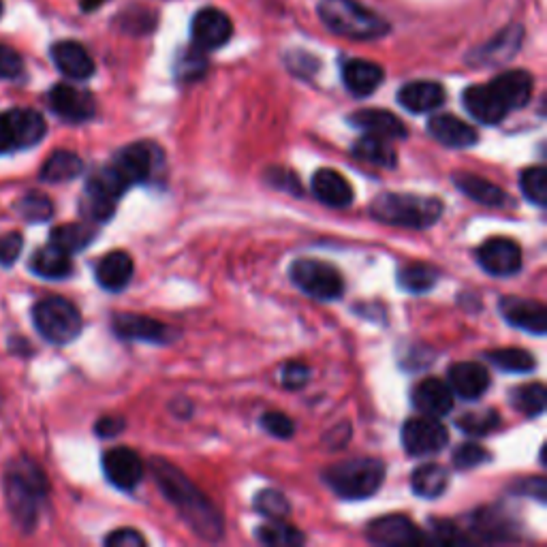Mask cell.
Listing matches in <instances>:
<instances>
[{"label":"cell","instance_id":"6da1fadb","mask_svg":"<svg viewBox=\"0 0 547 547\" xmlns=\"http://www.w3.org/2000/svg\"><path fill=\"white\" fill-rule=\"evenodd\" d=\"M152 473L169 503L180 511L186 524H189L199 537L208 541H216L223 537L225 524L221 511L214 507L212 500L203 494L178 466L159 458L152 462Z\"/></svg>","mask_w":547,"mask_h":547},{"label":"cell","instance_id":"7a4b0ae2","mask_svg":"<svg viewBox=\"0 0 547 547\" xmlns=\"http://www.w3.org/2000/svg\"><path fill=\"white\" fill-rule=\"evenodd\" d=\"M50 483L41 468L33 460H20L11 466L5 479L7 507L13 522L24 533H30L39 520V505L48 496Z\"/></svg>","mask_w":547,"mask_h":547},{"label":"cell","instance_id":"3957f363","mask_svg":"<svg viewBox=\"0 0 547 547\" xmlns=\"http://www.w3.org/2000/svg\"><path fill=\"white\" fill-rule=\"evenodd\" d=\"M370 214L385 225L428 229L443 216V201L411 193H383L372 201Z\"/></svg>","mask_w":547,"mask_h":547},{"label":"cell","instance_id":"277c9868","mask_svg":"<svg viewBox=\"0 0 547 547\" xmlns=\"http://www.w3.org/2000/svg\"><path fill=\"white\" fill-rule=\"evenodd\" d=\"M319 18L332 33L355 41H374L389 33V24L381 15L355 0H321Z\"/></svg>","mask_w":547,"mask_h":547},{"label":"cell","instance_id":"5b68a950","mask_svg":"<svg viewBox=\"0 0 547 547\" xmlns=\"http://www.w3.org/2000/svg\"><path fill=\"white\" fill-rule=\"evenodd\" d=\"M323 481L340 498L364 500L377 494L385 481V464L374 458L347 460L327 468Z\"/></svg>","mask_w":547,"mask_h":547},{"label":"cell","instance_id":"8992f818","mask_svg":"<svg viewBox=\"0 0 547 547\" xmlns=\"http://www.w3.org/2000/svg\"><path fill=\"white\" fill-rule=\"evenodd\" d=\"M33 321L37 332L52 345H69L82 334L84 327L82 312L75 308L73 302L58 298V295L35 304Z\"/></svg>","mask_w":547,"mask_h":547},{"label":"cell","instance_id":"52a82bcc","mask_svg":"<svg viewBox=\"0 0 547 547\" xmlns=\"http://www.w3.org/2000/svg\"><path fill=\"white\" fill-rule=\"evenodd\" d=\"M129 189L114 165L97 169L86 184L82 212L90 223H105L116 212V201Z\"/></svg>","mask_w":547,"mask_h":547},{"label":"cell","instance_id":"ba28073f","mask_svg":"<svg viewBox=\"0 0 547 547\" xmlns=\"http://www.w3.org/2000/svg\"><path fill=\"white\" fill-rule=\"evenodd\" d=\"M48 133V124L35 109H7L0 112V154L35 148Z\"/></svg>","mask_w":547,"mask_h":547},{"label":"cell","instance_id":"9c48e42d","mask_svg":"<svg viewBox=\"0 0 547 547\" xmlns=\"http://www.w3.org/2000/svg\"><path fill=\"white\" fill-rule=\"evenodd\" d=\"M289 276L295 287L302 289L306 295L321 302L338 300L345 291V280L334 265L319 259H298L293 261Z\"/></svg>","mask_w":547,"mask_h":547},{"label":"cell","instance_id":"30bf717a","mask_svg":"<svg viewBox=\"0 0 547 547\" xmlns=\"http://www.w3.org/2000/svg\"><path fill=\"white\" fill-rule=\"evenodd\" d=\"M122 180L131 184H146L156 180L165 167L163 150L152 142H137L122 148L112 163Z\"/></svg>","mask_w":547,"mask_h":547},{"label":"cell","instance_id":"8fae6325","mask_svg":"<svg viewBox=\"0 0 547 547\" xmlns=\"http://www.w3.org/2000/svg\"><path fill=\"white\" fill-rule=\"evenodd\" d=\"M447 441H449V432L436 417L419 415L404 421L402 426L404 451L413 458L434 456V453L445 449Z\"/></svg>","mask_w":547,"mask_h":547},{"label":"cell","instance_id":"7c38bea8","mask_svg":"<svg viewBox=\"0 0 547 547\" xmlns=\"http://www.w3.org/2000/svg\"><path fill=\"white\" fill-rule=\"evenodd\" d=\"M477 263L492 276H513L522 268V248L509 238H490L477 248Z\"/></svg>","mask_w":547,"mask_h":547},{"label":"cell","instance_id":"4fadbf2b","mask_svg":"<svg viewBox=\"0 0 547 547\" xmlns=\"http://www.w3.org/2000/svg\"><path fill=\"white\" fill-rule=\"evenodd\" d=\"M103 471L112 486L131 492L144 479V462L133 449L116 447L109 449L103 456Z\"/></svg>","mask_w":547,"mask_h":547},{"label":"cell","instance_id":"5bb4252c","mask_svg":"<svg viewBox=\"0 0 547 547\" xmlns=\"http://www.w3.org/2000/svg\"><path fill=\"white\" fill-rule=\"evenodd\" d=\"M50 107L67 122H86L97 112V101L88 90L69 84H58L50 90Z\"/></svg>","mask_w":547,"mask_h":547},{"label":"cell","instance_id":"9a60e30c","mask_svg":"<svg viewBox=\"0 0 547 547\" xmlns=\"http://www.w3.org/2000/svg\"><path fill=\"white\" fill-rule=\"evenodd\" d=\"M114 332L124 340H139V342H152V345H167L176 338V332L169 325L156 321L152 317L133 315V312H124V315H116Z\"/></svg>","mask_w":547,"mask_h":547},{"label":"cell","instance_id":"2e32d148","mask_svg":"<svg viewBox=\"0 0 547 547\" xmlns=\"http://www.w3.org/2000/svg\"><path fill=\"white\" fill-rule=\"evenodd\" d=\"M193 43L199 50L210 52L227 45L233 35V24L229 15L218 9H201L193 18Z\"/></svg>","mask_w":547,"mask_h":547},{"label":"cell","instance_id":"e0dca14e","mask_svg":"<svg viewBox=\"0 0 547 547\" xmlns=\"http://www.w3.org/2000/svg\"><path fill=\"white\" fill-rule=\"evenodd\" d=\"M366 535L374 545H415L426 541L421 530L406 515L396 513L370 522Z\"/></svg>","mask_w":547,"mask_h":547},{"label":"cell","instance_id":"ac0fdd59","mask_svg":"<svg viewBox=\"0 0 547 547\" xmlns=\"http://www.w3.org/2000/svg\"><path fill=\"white\" fill-rule=\"evenodd\" d=\"M490 383H492L490 372L486 370V366H481L479 362H460V364H453L449 368L447 385L453 392V396H458L462 400L481 398L488 392Z\"/></svg>","mask_w":547,"mask_h":547},{"label":"cell","instance_id":"d6986e66","mask_svg":"<svg viewBox=\"0 0 547 547\" xmlns=\"http://www.w3.org/2000/svg\"><path fill=\"white\" fill-rule=\"evenodd\" d=\"M500 312L513 325L535 336H545L547 332V310L541 302L526 298H505L500 302Z\"/></svg>","mask_w":547,"mask_h":547},{"label":"cell","instance_id":"ffe728a7","mask_svg":"<svg viewBox=\"0 0 547 547\" xmlns=\"http://www.w3.org/2000/svg\"><path fill=\"white\" fill-rule=\"evenodd\" d=\"M462 101H464L466 112L483 124H498L503 122L509 114V109L505 107L503 101L498 99V95L490 84H481V86L477 84V86L466 88Z\"/></svg>","mask_w":547,"mask_h":547},{"label":"cell","instance_id":"44dd1931","mask_svg":"<svg viewBox=\"0 0 547 547\" xmlns=\"http://www.w3.org/2000/svg\"><path fill=\"white\" fill-rule=\"evenodd\" d=\"M349 124L359 131H364V135L383 137L389 139V142L404 139L406 133H409L404 127V122L392 112H385V109H359V112L349 116Z\"/></svg>","mask_w":547,"mask_h":547},{"label":"cell","instance_id":"7402d4cb","mask_svg":"<svg viewBox=\"0 0 547 547\" xmlns=\"http://www.w3.org/2000/svg\"><path fill=\"white\" fill-rule=\"evenodd\" d=\"M310 186L315 197L330 208H349L355 199L351 182L330 167L319 169L317 174L312 176Z\"/></svg>","mask_w":547,"mask_h":547},{"label":"cell","instance_id":"603a6c76","mask_svg":"<svg viewBox=\"0 0 547 547\" xmlns=\"http://www.w3.org/2000/svg\"><path fill=\"white\" fill-rule=\"evenodd\" d=\"M453 182H456L458 191L464 193L468 199H473L481 206L488 208H511L515 206V201L511 195H507L500 186H496L494 182L468 174V171H460V174L453 176Z\"/></svg>","mask_w":547,"mask_h":547},{"label":"cell","instance_id":"cb8c5ba5","mask_svg":"<svg viewBox=\"0 0 547 547\" xmlns=\"http://www.w3.org/2000/svg\"><path fill=\"white\" fill-rule=\"evenodd\" d=\"M52 60L62 75L71 80H88L95 73V60L86 52L84 45L75 41H60L52 48Z\"/></svg>","mask_w":547,"mask_h":547},{"label":"cell","instance_id":"d4e9b609","mask_svg":"<svg viewBox=\"0 0 547 547\" xmlns=\"http://www.w3.org/2000/svg\"><path fill=\"white\" fill-rule=\"evenodd\" d=\"M428 133L447 148H471L479 142V135L471 124L451 114H439L430 118Z\"/></svg>","mask_w":547,"mask_h":547},{"label":"cell","instance_id":"484cf974","mask_svg":"<svg viewBox=\"0 0 547 547\" xmlns=\"http://www.w3.org/2000/svg\"><path fill=\"white\" fill-rule=\"evenodd\" d=\"M413 406L421 415L441 419L453 409V392L441 379H426L413 389Z\"/></svg>","mask_w":547,"mask_h":547},{"label":"cell","instance_id":"4316f807","mask_svg":"<svg viewBox=\"0 0 547 547\" xmlns=\"http://www.w3.org/2000/svg\"><path fill=\"white\" fill-rule=\"evenodd\" d=\"M385 80V71L377 62L370 60H347L342 65V82L355 97H368Z\"/></svg>","mask_w":547,"mask_h":547},{"label":"cell","instance_id":"83f0119b","mask_svg":"<svg viewBox=\"0 0 547 547\" xmlns=\"http://www.w3.org/2000/svg\"><path fill=\"white\" fill-rule=\"evenodd\" d=\"M533 75L526 71H507L500 73L496 80L490 82L498 99L505 103L509 112L513 109H522L528 105L530 97H533Z\"/></svg>","mask_w":547,"mask_h":547},{"label":"cell","instance_id":"f1b7e54d","mask_svg":"<svg viewBox=\"0 0 547 547\" xmlns=\"http://www.w3.org/2000/svg\"><path fill=\"white\" fill-rule=\"evenodd\" d=\"M445 88L439 82H411L400 88L398 101L413 114H428L445 103Z\"/></svg>","mask_w":547,"mask_h":547},{"label":"cell","instance_id":"f546056e","mask_svg":"<svg viewBox=\"0 0 547 547\" xmlns=\"http://www.w3.org/2000/svg\"><path fill=\"white\" fill-rule=\"evenodd\" d=\"M133 272L135 265L133 259L129 257V253H124V250H114V253H107L99 263H97V283L105 289L118 293L124 287H127L133 280Z\"/></svg>","mask_w":547,"mask_h":547},{"label":"cell","instance_id":"4dcf8cb0","mask_svg":"<svg viewBox=\"0 0 547 547\" xmlns=\"http://www.w3.org/2000/svg\"><path fill=\"white\" fill-rule=\"evenodd\" d=\"M30 270L41 278L60 280L73 272V261L69 253L50 242V246L39 248L33 259H30Z\"/></svg>","mask_w":547,"mask_h":547},{"label":"cell","instance_id":"1f68e13d","mask_svg":"<svg viewBox=\"0 0 547 547\" xmlns=\"http://www.w3.org/2000/svg\"><path fill=\"white\" fill-rule=\"evenodd\" d=\"M353 156L359 161L385 167V169H392L398 165V154L394 146L389 144V139L374 137V135L359 137L353 144Z\"/></svg>","mask_w":547,"mask_h":547},{"label":"cell","instance_id":"d6a6232c","mask_svg":"<svg viewBox=\"0 0 547 547\" xmlns=\"http://www.w3.org/2000/svg\"><path fill=\"white\" fill-rule=\"evenodd\" d=\"M84 171V161L75 152L56 150L41 167V180L58 184L75 180Z\"/></svg>","mask_w":547,"mask_h":547},{"label":"cell","instance_id":"836d02e7","mask_svg":"<svg viewBox=\"0 0 547 547\" xmlns=\"http://www.w3.org/2000/svg\"><path fill=\"white\" fill-rule=\"evenodd\" d=\"M449 486V473L441 464H424L411 475V488L419 498H439Z\"/></svg>","mask_w":547,"mask_h":547},{"label":"cell","instance_id":"e575fe53","mask_svg":"<svg viewBox=\"0 0 547 547\" xmlns=\"http://www.w3.org/2000/svg\"><path fill=\"white\" fill-rule=\"evenodd\" d=\"M97 238V227L88 223H69V225H60L52 231V244L65 250V253L73 255L80 253L86 246H90Z\"/></svg>","mask_w":547,"mask_h":547},{"label":"cell","instance_id":"d590c367","mask_svg":"<svg viewBox=\"0 0 547 547\" xmlns=\"http://www.w3.org/2000/svg\"><path fill=\"white\" fill-rule=\"evenodd\" d=\"M441 280V272L428 263H409L398 272V285L406 293H428Z\"/></svg>","mask_w":547,"mask_h":547},{"label":"cell","instance_id":"8d00e7d4","mask_svg":"<svg viewBox=\"0 0 547 547\" xmlns=\"http://www.w3.org/2000/svg\"><path fill=\"white\" fill-rule=\"evenodd\" d=\"M522 41V30L520 28H509L498 39L490 41L486 48L477 50V62L479 65H494V62H505L511 58L520 48Z\"/></svg>","mask_w":547,"mask_h":547},{"label":"cell","instance_id":"74e56055","mask_svg":"<svg viewBox=\"0 0 547 547\" xmlns=\"http://www.w3.org/2000/svg\"><path fill=\"white\" fill-rule=\"evenodd\" d=\"M257 539L263 545H274V547H295L306 541V537L300 533V530L287 524L285 520H270L268 524L259 526Z\"/></svg>","mask_w":547,"mask_h":547},{"label":"cell","instance_id":"f35d334b","mask_svg":"<svg viewBox=\"0 0 547 547\" xmlns=\"http://www.w3.org/2000/svg\"><path fill=\"white\" fill-rule=\"evenodd\" d=\"M486 359L490 364H494L496 368L505 370V372H515V374H524V372H533L537 368V362L533 353H528L524 349H496V351H488Z\"/></svg>","mask_w":547,"mask_h":547},{"label":"cell","instance_id":"ab89813d","mask_svg":"<svg viewBox=\"0 0 547 547\" xmlns=\"http://www.w3.org/2000/svg\"><path fill=\"white\" fill-rule=\"evenodd\" d=\"M545 400H547V392L543 383L522 385L511 392V402L515 404V409L522 411L528 417H539L545 411Z\"/></svg>","mask_w":547,"mask_h":547},{"label":"cell","instance_id":"60d3db41","mask_svg":"<svg viewBox=\"0 0 547 547\" xmlns=\"http://www.w3.org/2000/svg\"><path fill=\"white\" fill-rule=\"evenodd\" d=\"M15 212H18L26 223H45L54 216V203L43 193H28L15 201Z\"/></svg>","mask_w":547,"mask_h":547},{"label":"cell","instance_id":"b9f144b4","mask_svg":"<svg viewBox=\"0 0 547 547\" xmlns=\"http://www.w3.org/2000/svg\"><path fill=\"white\" fill-rule=\"evenodd\" d=\"M500 426V415L494 409L473 411L458 417V428L468 436H488Z\"/></svg>","mask_w":547,"mask_h":547},{"label":"cell","instance_id":"7bdbcfd3","mask_svg":"<svg viewBox=\"0 0 547 547\" xmlns=\"http://www.w3.org/2000/svg\"><path fill=\"white\" fill-rule=\"evenodd\" d=\"M520 186L524 197L535 203V206L543 208L547 203V171L545 167H528L522 171L520 176Z\"/></svg>","mask_w":547,"mask_h":547},{"label":"cell","instance_id":"ee69618b","mask_svg":"<svg viewBox=\"0 0 547 547\" xmlns=\"http://www.w3.org/2000/svg\"><path fill=\"white\" fill-rule=\"evenodd\" d=\"M255 509L268 520H285L291 513L289 500L278 490H261L255 496Z\"/></svg>","mask_w":547,"mask_h":547},{"label":"cell","instance_id":"f6af8a7d","mask_svg":"<svg viewBox=\"0 0 547 547\" xmlns=\"http://www.w3.org/2000/svg\"><path fill=\"white\" fill-rule=\"evenodd\" d=\"M475 530L486 541H500L511 535L505 515L498 511H481L475 515Z\"/></svg>","mask_w":547,"mask_h":547},{"label":"cell","instance_id":"bcb514c9","mask_svg":"<svg viewBox=\"0 0 547 547\" xmlns=\"http://www.w3.org/2000/svg\"><path fill=\"white\" fill-rule=\"evenodd\" d=\"M492 460V453L477 443H464L453 451V466L460 471H471V468L483 466Z\"/></svg>","mask_w":547,"mask_h":547},{"label":"cell","instance_id":"7dc6e473","mask_svg":"<svg viewBox=\"0 0 547 547\" xmlns=\"http://www.w3.org/2000/svg\"><path fill=\"white\" fill-rule=\"evenodd\" d=\"M201 52L203 50H199L195 45V50H189V52H184V56H180L176 71H178V77L182 82L199 80V77L208 71V60L203 58Z\"/></svg>","mask_w":547,"mask_h":547},{"label":"cell","instance_id":"c3c4849f","mask_svg":"<svg viewBox=\"0 0 547 547\" xmlns=\"http://www.w3.org/2000/svg\"><path fill=\"white\" fill-rule=\"evenodd\" d=\"M261 426H263L265 432L276 436V439H291V436L295 434L293 419L287 417L285 413H278V411L265 413L261 417Z\"/></svg>","mask_w":547,"mask_h":547},{"label":"cell","instance_id":"681fc988","mask_svg":"<svg viewBox=\"0 0 547 547\" xmlns=\"http://www.w3.org/2000/svg\"><path fill=\"white\" fill-rule=\"evenodd\" d=\"M22 246H24L22 233H18V231L3 233V236H0V265L9 268V265L18 261V257L22 253Z\"/></svg>","mask_w":547,"mask_h":547},{"label":"cell","instance_id":"f907efd6","mask_svg":"<svg viewBox=\"0 0 547 547\" xmlns=\"http://www.w3.org/2000/svg\"><path fill=\"white\" fill-rule=\"evenodd\" d=\"M24 69L20 54L9 45H0V80H15Z\"/></svg>","mask_w":547,"mask_h":547},{"label":"cell","instance_id":"816d5d0a","mask_svg":"<svg viewBox=\"0 0 547 547\" xmlns=\"http://www.w3.org/2000/svg\"><path fill=\"white\" fill-rule=\"evenodd\" d=\"M310 379V370L302 362H289L283 372H280V381L287 389H302Z\"/></svg>","mask_w":547,"mask_h":547},{"label":"cell","instance_id":"f5cc1de1","mask_svg":"<svg viewBox=\"0 0 547 547\" xmlns=\"http://www.w3.org/2000/svg\"><path fill=\"white\" fill-rule=\"evenodd\" d=\"M105 545H109V547H144L146 539L135 528H118L112 535L105 537Z\"/></svg>","mask_w":547,"mask_h":547},{"label":"cell","instance_id":"db71d44e","mask_svg":"<svg viewBox=\"0 0 547 547\" xmlns=\"http://www.w3.org/2000/svg\"><path fill=\"white\" fill-rule=\"evenodd\" d=\"M434 541L439 543H464L466 537L462 530H458L451 522H436L434 524Z\"/></svg>","mask_w":547,"mask_h":547},{"label":"cell","instance_id":"11a10c76","mask_svg":"<svg viewBox=\"0 0 547 547\" xmlns=\"http://www.w3.org/2000/svg\"><path fill=\"white\" fill-rule=\"evenodd\" d=\"M122 430H124V419L116 415L101 417L95 426V432L103 436V439H112V436H118Z\"/></svg>","mask_w":547,"mask_h":547},{"label":"cell","instance_id":"9f6ffc18","mask_svg":"<svg viewBox=\"0 0 547 547\" xmlns=\"http://www.w3.org/2000/svg\"><path fill=\"white\" fill-rule=\"evenodd\" d=\"M103 3H105V0H82V9H84V11H95V9H99Z\"/></svg>","mask_w":547,"mask_h":547},{"label":"cell","instance_id":"6f0895ef","mask_svg":"<svg viewBox=\"0 0 547 547\" xmlns=\"http://www.w3.org/2000/svg\"><path fill=\"white\" fill-rule=\"evenodd\" d=\"M0 15H3V3H0Z\"/></svg>","mask_w":547,"mask_h":547}]
</instances>
